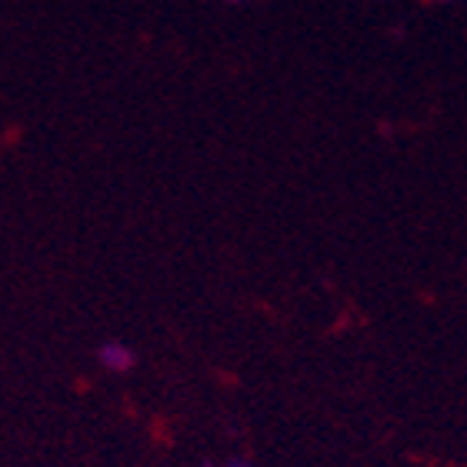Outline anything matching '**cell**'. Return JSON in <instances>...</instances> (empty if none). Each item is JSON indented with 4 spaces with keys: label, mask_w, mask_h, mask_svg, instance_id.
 Segmentation results:
<instances>
[{
    "label": "cell",
    "mask_w": 467,
    "mask_h": 467,
    "mask_svg": "<svg viewBox=\"0 0 467 467\" xmlns=\"http://www.w3.org/2000/svg\"><path fill=\"white\" fill-rule=\"evenodd\" d=\"M94 358H98L100 368L110 370V374H130V370L137 368V350L130 348V344H124V341L98 344Z\"/></svg>",
    "instance_id": "obj_1"
},
{
    "label": "cell",
    "mask_w": 467,
    "mask_h": 467,
    "mask_svg": "<svg viewBox=\"0 0 467 467\" xmlns=\"http://www.w3.org/2000/svg\"><path fill=\"white\" fill-rule=\"evenodd\" d=\"M224 467H254V464L247 458H237V454H234V458L224 461Z\"/></svg>",
    "instance_id": "obj_2"
},
{
    "label": "cell",
    "mask_w": 467,
    "mask_h": 467,
    "mask_svg": "<svg viewBox=\"0 0 467 467\" xmlns=\"http://www.w3.org/2000/svg\"><path fill=\"white\" fill-rule=\"evenodd\" d=\"M197 467H224V464H214V461H201Z\"/></svg>",
    "instance_id": "obj_3"
}]
</instances>
